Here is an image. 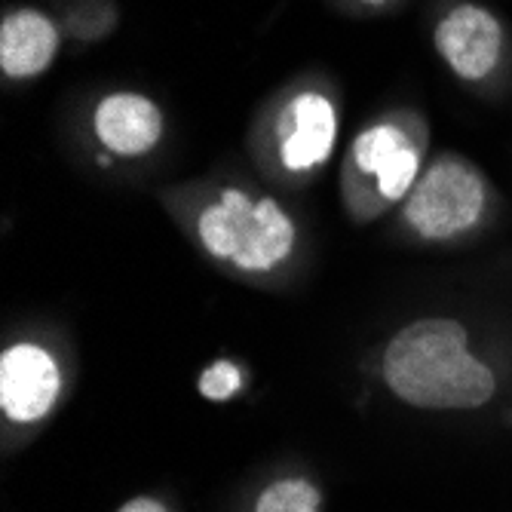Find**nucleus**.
Masks as SVG:
<instances>
[{"label": "nucleus", "mask_w": 512, "mask_h": 512, "mask_svg": "<svg viewBox=\"0 0 512 512\" xmlns=\"http://www.w3.org/2000/svg\"><path fill=\"white\" fill-rule=\"evenodd\" d=\"M436 53L463 83H491L509 62L506 25L479 4H457L433 31Z\"/></svg>", "instance_id": "5"}, {"label": "nucleus", "mask_w": 512, "mask_h": 512, "mask_svg": "<svg viewBox=\"0 0 512 512\" xmlns=\"http://www.w3.org/2000/svg\"><path fill=\"white\" fill-rule=\"evenodd\" d=\"M384 381L417 408H482L497 393L494 371L470 353L457 319H417L387 344Z\"/></svg>", "instance_id": "1"}, {"label": "nucleus", "mask_w": 512, "mask_h": 512, "mask_svg": "<svg viewBox=\"0 0 512 512\" xmlns=\"http://www.w3.org/2000/svg\"><path fill=\"white\" fill-rule=\"evenodd\" d=\"M197 240L215 261L258 276L292 258L295 221L270 197L224 188L197 215Z\"/></svg>", "instance_id": "2"}, {"label": "nucleus", "mask_w": 512, "mask_h": 512, "mask_svg": "<svg viewBox=\"0 0 512 512\" xmlns=\"http://www.w3.org/2000/svg\"><path fill=\"white\" fill-rule=\"evenodd\" d=\"M62 378L53 356L37 344H16L0 359V405L16 424H34L59 399Z\"/></svg>", "instance_id": "7"}, {"label": "nucleus", "mask_w": 512, "mask_h": 512, "mask_svg": "<svg viewBox=\"0 0 512 512\" xmlns=\"http://www.w3.org/2000/svg\"><path fill=\"white\" fill-rule=\"evenodd\" d=\"M255 512H319V491L307 479H279L261 491Z\"/></svg>", "instance_id": "10"}, {"label": "nucleus", "mask_w": 512, "mask_h": 512, "mask_svg": "<svg viewBox=\"0 0 512 512\" xmlns=\"http://www.w3.org/2000/svg\"><path fill=\"white\" fill-rule=\"evenodd\" d=\"M424 148V126L399 117H384L356 135L347 169L362 218H375L384 206L405 203L424 172Z\"/></svg>", "instance_id": "4"}, {"label": "nucleus", "mask_w": 512, "mask_h": 512, "mask_svg": "<svg viewBox=\"0 0 512 512\" xmlns=\"http://www.w3.org/2000/svg\"><path fill=\"white\" fill-rule=\"evenodd\" d=\"M92 129L111 154L145 157L163 138V114L148 96L111 92L92 111Z\"/></svg>", "instance_id": "8"}, {"label": "nucleus", "mask_w": 512, "mask_h": 512, "mask_svg": "<svg viewBox=\"0 0 512 512\" xmlns=\"http://www.w3.org/2000/svg\"><path fill=\"white\" fill-rule=\"evenodd\" d=\"M243 384V375H240V368L234 362H227V359H218L215 365H209L203 371V378H200V393L212 402H224L230 399Z\"/></svg>", "instance_id": "11"}, {"label": "nucleus", "mask_w": 512, "mask_h": 512, "mask_svg": "<svg viewBox=\"0 0 512 512\" xmlns=\"http://www.w3.org/2000/svg\"><path fill=\"white\" fill-rule=\"evenodd\" d=\"M120 512H169L163 503H157V500H151V497H135V500H129Z\"/></svg>", "instance_id": "12"}, {"label": "nucleus", "mask_w": 512, "mask_h": 512, "mask_svg": "<svg viewBox=\"0 0 512 512\" xmlns=\"http://www.w3.org/2000/svg\"><path fill=\"white\" fill-rule=\"evenodd\" d=\"M491 206L494 194L485 172L460 154H442L414 181L402 218L421 240L448 243L482 230Z\"/></svg>", "instance_id": "3"}, {"label": "nucleus", "mask_w": 512, "mask_h": 512, "mask_svg": "<svg viewBox=\"0 0 512 512\" xmlns=\"http://www.w3.org/2000/svg\"><path fill=\"white\" fill-rule=\"evenodd\" d=\"M338 111L319 89H301L276 117V154L286 172L307 175L335 151Z\"/></svg>", "instance_id": "6"}, {"label": "nucleus", "mask_w": 512, "mask_h": 512, "mask_svg": "<svg viewBox=\"0 0 512 512\" xmlns=\"http://www.w3.org/2000/svg\"><path fill=\"white\" fill-rule=\"evenodd\" d=\"M59 53V31L37 10H13L0 22V71L13 80L43 74Z\"/></svg>", "instance_id": "9"}, {"label": "nucleus", "mask_w": 512, "mask_h": 512, "mask_svg": "<svg viewBox=\"0 0 512 512\" xmlns=\"http://www.w3.org/2000/svg\"><path fill=\"white\" fill-rule=\"evenodd\" d=\"M365 4H371V7H381V4H387V0H365Z\"/></svg>", "instance_id": "13"}]
</instances>
